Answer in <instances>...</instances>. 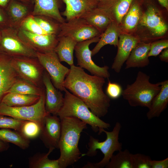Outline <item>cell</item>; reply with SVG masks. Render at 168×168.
Segmentation results:
<instances>
[{
    "label": "cell",
    "mask_w": 168,
    "mask_h": 168,
    "mask_svg": "<svg viewBox=\"0 0 168 168\" xmlns=\"http://www.w3.org/2000/svg\"><path fill=\"white\" fill-rule=\"evenodd\" d=\"M20 37L36 52L46 53L54 51L58 41L55 34L40 35L17 29Z\"/></svg>",
    "instance_id": "obj_13"
},
{
    "label": "cell",
    "mask_w": 168,
    "mask_h": 168,
    "mask_svg": "<svg viewBox=\"0 0 168 168\" xmlns=\"http://www.w3.org/2000/svg\"><path fill=\"white\" fill-rule=\"evenodd\" d=\"M45 92L44 87L37 86L23 79L19 78L13 84L6 94L14 93L40 96Z\"/></svg>",
    "instance_id": "obj_31"
},
{
    "label": "cell",
    "mask_w": 168,
    "mask_h": 168,
    "mask_svg": "<svg viewBox=\"0 0 168 168\" xmlns=\"http://www.w3.org/2000/svg\"><path fill=\"white\" fill-rule=\"evenodd\" d=\"M25 120L0 115V128H10L19 132Z\"/></svg>",
    "instance_id": "obj_36"
},
{
    "label": "cell",
    "mask_w": 168,
    "mask_h": 168,
    "mask_svg": "<svg viewBox=\"0 0 168 168\" xmlns=\"http://www.w3.org/2000/svg\"><path fill=\"white\" fill-rule=\"evenodd\" d=\"M19 28L28 32L40 35L49 34L44 30L30 14L22 22Z\"/></svg>",
    "instance_id": "obj_35"
},
{
    "label": "cell",
    "mask_w": 168,
    "mask_h": 168,
    "mask_svg": "<svg viewBox=\"0 0 168 168\" xmlns=\"http://www.w3.org/2000/svg\"><path fill=\"white\" fill-rule=\"evenodd\" d=\"M60 120L61 131L58 146L60 156L58 159L60 168H66L86 156L81 153L78 145L81 133L87 128V124L72 117Z\"/></svg>",
    "instance_id": "obj_2"
},
{
    "label": "cell",
    "mask_w": 168,
    "mask_h": 168,
    "mask_svg": "<svg viewBox=\"0 0 168 168\" xmlns=\"http://www.w3.org/2000/svg\"><path fill=\"white\" fill-rule=\"evenodd\" d=\"M100 36L77 43L74 50L77 65L86 69L92 75L108 78L110 77L109 67L107 66L100 67L96 64L92 60L91 51L89 49L90 44L97 42Z\"/></svg>",
    "instance_id": "obj_12"
},
{
    "label": "cell",
    "mask_w": 168,
    "mask_h": 168,
    "mask_svg": "<svg viewBox=\"0 0 168 168\" xmlns=\"http://www.w3.org/2000/svg\"><path fill=\"white\" fill-rule=\"evenodd\" d=\"M131 153L127 149L121 150L113 155L106 168H133Z\"/></svg>",
    "instance_id": "obj_32"
},
{
    "label": "cell",
    "mask_w": 168,
    "mask_h": 168,
    "mask_svg": "<svg viewBox=\"0 0 168 168\" xmlns=\"http://www.w3.org/2000/svg\"><path fill=\"white\" fill-rule=\"evenodd\" d=\"M59 8V0H34L31 14L46 16L62 23L65 21L60 12Z\"/></svg>",
    "instance_id": "obj_22"
},
{
    "label": "cell",
    "mask_w": 168,
    "mask_h": 168,
    "mask_svg": "<svg viewBox=\"0 0 168 168\" xmlns=\"http://www.w3.org/2000/svg\"><path fill=\"white\" fill-rule=\"evenodd\" d=\"M100 35L97 29L79 17L61 23L58 36L68 37L78 43L100 36Z\"/></svg>",
    "instance_id": "obj_10"
},
{
    "label": "cell",
    "mask_w": 168,
    "mask_h": 168,
    "mask_svg": "<svg viewBox=\"0 0 168 168\" xmlns=\"http://www.w3.org/2000/svg\"><path fill=\"white\" fill-rule=\"evenodd\" d=\"M150 77L139 71L134 82L128 84L123 91L122 95L132 107H150L152 101L161 89L159 83L154 84L150 82Z\"/></svg>",
    "instance_id": "obj_5"
},
{
    "label": "cell",
    "mask_w": 168,
    "mask_h": 168,
    "mask_svg": "<svg viewBox=\"0 0 168 168\" xmlns=\"http://www.w3.org/2000/svg\"><path fill=\"white\" fill-rule=\"evenodd\" d=\"M141 12V0H133L120 24L121 33L134 34L138 25Z\"/></svg>",
    "instance_id": "obj_21"
},
{
    "label": "cell",
    "mask_w": 168,
    "mask_h": 168,
    "mask_svg": "<svg viewBox=\"0 0 168 168\" xmlns=\"http://www.w3.org/2000/svg\"><path fill=\"white\" fill-rule=\"evenodd\" d=\"M45 88V108L47 114L57 115L62 107L64 98L61 91L56 88L45 70L43 78Z\"/></svg>",
    "instance_id": "obj_15"
},
{
    "label": "cell",
    "mask_w": 168,
    "mask_h": 168,
    "mask_svg": "<svg viewBox=\"0 0 168 168\" xmlns=\"http://www.w3.org/2000/svg\"><path fill=\"white\" fill-rule=\"evenodd\" d=\"M0 51L12 58H36V52L20 37L17 29L10 26L1 30Z\"/></svg>",
    "instance_id": "obj_7"
},
{
    "label": "cell",
    "mask_w": 168,
    "mask_h": 168,
    "mask_svg": "<svg viewBox=\"0 0 168 168\" xmlns=\"http://www.w3.org/2000/svg\"><path fill=\"white\" fill-rule=\"evenodd\" d=\"M10 26L9 21L5 10L0 7V29Z\"/></svg>",
    "instance_id": "obj_40"
},
{
    "label": "cell",
    "mask_w": 168,
    "mask_h": 168,
    "mask_svg": "<svg viewBox=\"0 0 168 168\" xmlns=\"http://www.w3.org/2000/svg\"><path fill=\"white\" fill-rule=\"evenodd\" d=\"M121 33L120 25L112 21L100 35L97 44L91 51L92 57L97 54L106 45L110 44L117 47L119 36Z\"/></svg>",
    "instance_id": "obj_25"
},
{
    "label": "cell",
    "mask_w": 168,
    "mask_h": 168,
    "mask_svg": "<svg viewBox=\"0 0 168 168\" xmlns=\"http://www.w3.org/2000/svg\"><path fill=\"white\" fill-rule=\"evenodd\" d=\"M33 6L17 0H11L5 9L10 26L19 28L23 21L31 14Z\"/></svg>",
    "instance_id": "obj_18"
},
{
    "label": "cell",
    "mask_w": 168,
    "mask_h": 168,
    "mask_svg": "<svg viewBox=\"0 0 168 168\" xmlns=\"http://www.w3.org/2000/svg\"><path fill=\"white\" fill-rule=\"evenodd\" d=\"M133 1L100 0L97 7L106 12L112 21L120 25Z\"/></svg>",
    "instance_id": "obj_19"
},
{
    "label": "cell",
    "mask_w": 168,
    "mask_h": 168,
    "mask_svg": "<svg viewBox=\"0 0 168 168\" xmlns=\"http://www.w3.org/2000/svg\"><path fill=\"white\" fill-rule=\"evenodd\" d=\"M11 0H0V7L5 9Z\"/></svg>",
    "instance_id": "obj_45"
},
{
    "label": "cell",
    "mask_w": 168,
    "mask_h": 168,
    "mask_svg": "<svg viewBox=\"0 0 168 168\" xmlns=\"http://www.w3.org/2000/svg\"><path fill=\"white\" fill-rule=\"evenodd\" d=\"M34 19L41 28L49 34L57 35L60 30V23L53 18L42 15L33 16Z\"/></svg>",
    "instance_id": "obj_33"
},
{
    "label": "cell",
    "mask_w": 168,
    "mask_h": 168,
    "mask_svg": "<svg viewBox=\"0 0 168 168\" xmlns=\"http://www.w3.org/2000/svg\"><path fill=\"white\" fill-rule=\"evenodd\" d=\"M150 165L151 168H168V157L161 160H152Z\"/></svg>",
    "instance_id": "obj_41"
},
{
    "label": "cell",
    "mask_w": 168,
    "mask_h": 168,
    "mask_svg": "<svg viewBox=\"0 0 168 168\" xmlns=\"http://www.w3.org/2000/svg\"><path fill=\"white\" fill-rule=\"evenodd\" d=\"M12 58L0 51V103L7 91L20 78L12 65Z\"/></svg>",
    "instance_id": "obj_17"
},
{
    "label": "cell",
    "mask_w": 168,
    "mask_h": 168,
    "mask_svg": "<svg viewBox=\"0 0 168 168\" xmlns=\"http://www.w3.org/2000/svg\"><path fill=\"white\" fill-rule=\"evenodd\" d=\"M122 88L119 84L111 82L108 80L106 93L107 96L110 99H116L122 95Z\"/></svg>",
    "instance_id": "obj_39"
},
{
    "label": "cell",
    "mask_w": 168,
    "mask_h": 168,
    "mask_svg": "<svg viewBox=\"0 0 168 168\" xmlns=\"http://www.w3.org/2000/svg\"><path fill=\"white\" fill-rule=\"evenodd\" d=\"M40 96L35 95L8 93L3 96L1 102L10 106H29L36 103L39 100Z\"/></svg>",
    "instance_id": "obj_28"
},
{
    "label": "cell",
    "mask_w": 168,
    "mask_h": 168,
    "mask_svg": "<svg viewBox=\"0 0 168 168\" xmlns=\"http://www.w3.org/2000/svg\"><path fill=\"white\" fill-rule=\"evenodd\" d=\"M122 127L120 123L117 122L111 131L102 129L100 134L102 132L106 134V138L103 142L99 140L92 136H90L88 143V147L86 155L89 157L96 156L97 150H100L104 155V157L99 162L94 163L88 162L83 168H102L108 163L114 152L119 151L122 149V144L119 141V135Z\"/></svg>",
    "instance_id": "obj_6"
},
{
    "label": "cell",
    "mask_w": 168,
    "mask_h": 168,
    "mask_svg": "<svg viewBox=\"0 0 168 168\" xmlns=\"http://www.w3.org/2000/svg\"><path fill=\"white\" fill-rule=\"evenodd\" d=\"M1 30L0 29V40L1 39Z\"/></svg>",
    "instance_id": "obj_47"
},
{
    "label": "cell",
    "mask_w": 168,
    "mask_h": 168,
    "mask_svg": "<svg viewBox=\"0 0 168 168\" xmlns=\"http://www.w3.org/2000/svg\"><path fill=\"white\" fill-rule=\"evenodd\" d=\"M161 89L152 100L146 116L148 119L158 117L166 109L168 104V80L158 82Z\"/></svg>",
    "instance_id": "obj_24"
},
{
    "label": "cell",
    "mask_w": 168,
    "mask_h": 168,
    "mask_svg": "<svg viewBox=\"0 0 168 168\" xmlns=\"http://www.w3.org/2000/svg\"><path fill=\"white\" fill-rule=\"evenodd\" d=\"M160 60L164 62H168V48L165 49L159 56Z\"/></svg>",
    "instance_id": "obj_42"
},
{
    "label": "cell",
    "mask_w": 168,
    "mask_h": 168,
    "mask_svg": "<svg viewBox=\"0 0 168 168\" xmlns=\"http://www.w3.org/2000/svg\"><path fill=\"white\" fill-rule=\"evenodd\" d=\"M22 2L32 5L34 4V0H17Z\"/></svg>",
    "instance_id": "obj_46"
},
{
    "label": "cell",
    "mask_w": 168,
    "mask_h": 168,
    "mask_svg": "<svg viewBox=\"0 0 168 168\" xmlns=\"http://www.w3.org/2000/svg\"><path fill=\"white\" fill-rule=\"evenodd\" d=\"M133 168H151L150 156L141 153L132 154Z\"/></svg>",
    "instance_id": "obj_37"
},
{
    "label": "cell",
    "mask_w": 168,
    "mask_h": 168,
    "mask_svg": "<svg viewBox=\"0 0 168 168\" xmlns=\"http://www.w3.org/2000/svg\"><path fill=\"white\" fill-rule=\"evenodd\" d=\"M77 42L67 36L58 37V41L54 51L60 62H64L70 66L74 64L73 52Z\"/></svg>",
    "instance_id": "obj_27"
},
{
    "label": "cell",
    "mask_w": 168,
    "mask_h": 168,
    "mask_svg": "<svg viewBox=\"0 0 168 168\" xmlns=\"http://www.w3.org/2000/svg\"><path fill=\"white\" fill-rule=\"evenodd\" d=\"M151 43L140 41L133 48L126 61L125 68H143L149 64L148 56Z\"/></svg>",
    "instance_id": "obj_23"
},
{
    "label": "cell",
    "mask_w": 168,
    "mask_h": 168,
    "mask_svg": "<svg viewBox=\"0 0 168 168\" xmlns=\"http://www.w3.org/2000/svg\"><path fill=\"white\" fill-rule=\"evenodd\" d=\"M36 58L47 72L55 87L61 91L66 89L63 83L69 69L62 65L54 51L46 53L36 52Z\"/></svg>",
    "instance_id": "obj_11"
},
{
    "label": "cell",
    "mask_w": 168,
    "mask_h": 168,
    "mask_svg": "<svg viewBox=\"0 0 168 168\" xmlns=\"http://www.w3.org/2000/svg\"><path fill=\"white\" fill-rule=\"evenodd\" d=\"M45 92L35 104L29 106L13 107L0 103V115L26 120L34 121L41 128L47 115L45 108Z\"/></svg>",
    "instance_id": "obj_8"
},
{
    "label": "cell",
    "mask_w": 168,
    "mask_h": 168,
    "mask_svg": "<svg viewBox=\"0 0 168 168\" xmlns=\"http://www.w3.org/2000/svg\"><path fill=\"white\" fill-rule=\"evenodd\" d=\"M61 131V121L57 115L45 116L39 137L46 147L58 148Z\"/></svg>",
    "instance_id": "obj_14"
},
{
    "label": "cell",
    "mask_w": 168,
    "mask_h": 168,
    "mask_svg": "<svg viewBox=\"0 0 168 168\" xmlns=\"http://www.w3.org/2000/svg\"><path fill=\"white\" fill-rule=\"evenodd\" d=\"M9 143L6 142L0 139V152L7 151L9 147Z\"/></svg>",
    "instance_id": "obj_43"
},
{
    "label": "cell",
    "mask_w": 168,
    "mask_h": 168,
    "mask_svg": "<svg viewBox=\"0 0 168 168\" xmlns=\"http://www.w3.org/2000/svg\"><path fill=\"white\" fill-rule=\"evenodd\" d=\"M54 149L49 148L46 153H37L29 158L30 168H60L58 159L51 160L48 156Z\"/></svg>",
    "instance_id": "obj_30"
},
{
    "label": "cell",
    "mask_w": 168,
    "mask_h": 168,
    "mask_svg": "<svg viewBox=\"0 0 168 168\" xmlns=\"http://www.w3.org/2000/svg\"><path fill=\"white\" fill-rule=\"evenodd\" d=\"M80 17L97 29L101 34L112 21L106 12L97 6Z\"/></svg>",
    "instance_id": "obj_26"
},
{
    "label": "cell",
    "mask_w": 168,
    "mask_h": 168,
    "mask_svg": "<svg viewBox=\"0 0 168 168\" xmlns=\"http://www.w3.org/2000/svg\"><path fill=\"white\" fill-rule=\"evenodd\" d=\"M64 91L63 104L57 115L60 119L68 117L77 118L90 125L95 132H98V134L102 129L110 127L109 124L94 114L81 100L66 89Z\"/></svg>",
    "instance_id": "obj_4"
},
{
    "label": "cell",
    "mask_w": 168,
    "mask_h": 168,
    "mask_svg": "<svg viewBox=\"0 0 168 168\" xmlns=\"http://www.w3.org/2000/svg\"><path fill=\"white\" fill-rule=\"evenodd\" d=\"M159 4L168 11V0H156Z\"/></svg>",
    "instance_id": "obj_44"
},
{
    "label": "cell",
    "mask_w": 168,
    "mask_h": 168,
    "mask_svg": "<svg viewBox=\"0 0 168 168\" xmlns=\"http://www.w3.org/2000/svg\"><path fill=\"white\" fill-rule=\"evenodd\" d=\"M10 128L0 129V139L12 143L21 149L25 150L30 146V140L25 137L20 132Z\"/></svg>",
    "instance_id": "obj_29"
},
{
    "label": "cell",
    "mask_w": 168,
    "mask_h": 168,
    "mask_svg": "<svg viewBox=\"0 0 168 168\" xmlns=\"http://www.w3.org/2000/svg\"><path fill=\"white\" fill-rule=\"evenodd\" d=\"M11 63L20 78L37 86L44 87L43 78L45 70L37 58H12Z\"/></svg>",
    "instance_id": "obj_9"
},
{
    "label": "cell",
    "mask_w": 168,
    "mask_h": 168,
    "mask_svg": "<svg viewBox=\"0 0 168 168\" xmlns=\"http://www.w3.org/2000/svg\"><path fill=\"white\" fill-rule=\"evenodd\" d=\"M140 41L139 39L133 35L121 33L119 36L117 52L112 69L116 72L119 73L132 49Z\"/></svg>",
    "instance_id": "obj_16"
},
{
    "label": "cell",
    "mask_w": 168,
    "mask_h": 168,
    "mask_svg": "<svg viewBox=\"0 0 168 168\" xmlns=\"http://www.w3.org/2000/svg\"><path fill=\"white\" fill-rule=\"evenodd\" d=\"M142 12L133 35L140 41L151 43L164 38L168 30L162 11L155 0H141Z\"/></svg>",
    "instance_id": "obj_3"
},
{
    "label": "cell",
    "mask_w": 168,
    "mask_h": 168,
    "mask_svg": "<svg viewBox=\"0 0 168 168\" xmlns=\"http://www.w3.org/2000/svg\"><path fill=\"white\" fill-rule=\"evenodd\" d=\"M65 5L62 15L68 21L97 7L100 0H62Z\"/></svg>",
    "instance_id": "obj_20"
},
{
    "label": "cell",
    "mask_w": 168,
    "mask_h": 168,
    "mask_svg": "<svg viewBox=\"0 0 168 168\" xmlns=\"http://www.w3.org/2000/svg\"><path fill=\"white\" fill-rule=\"evenodd\" d=\"M41 129V126L37 123L32 121L25 120L19 132L26 138L30 140L39 136Z\"/></svg>",
    "instance_id": "obj_34"
},
{
    "label": "cell",
    "mask_w": 168,
    "mask_h": 168,
    "mask_svg": "<svg viewBox=\"0 0 168 168\" xmlns=\"http://www.w3.org/2000/svg\"><path fill=\"white\" fill-rule=\"evenodd\" d=\"M168 48V39L159 40L151 43L150 48L148 54V57H156L162 51Z\"/></svg>",
    "instance_id": "obj_38"
},
{
    "label": "cell",
    "mask_w": 168,
    "mask_h": 168,
    "mask_svg": "<svg viewBox=\"0 0 168 168\" xmlns=\"http://www.w3.org/2000/svg\"><path fill=\"white\" fill-rule=\"evenodd\" d=\"M105 83V78L89 75L83 68L73 64L70 66L63 86L100 118L107 114L110 106V99L103 91Z\"/></svg>",
    "instance_id": "obj_1"
}]
</instances>
